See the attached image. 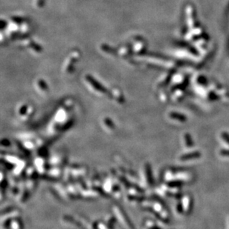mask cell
I'll return each mask as SVG.
<instances>
[{
  "mask_svg": "<svg viewBox=\"0 0 229 229\" xmlns=\"http://www.w3.org/2000/svg\"><path fill=\"white\" fill-rule=\"evenodd\" d=\"M200 156H201L200 152L195 151V152H193V153H187V154L182 155V156L180 157V160H182V161H186V160H193V159L199 158Z\"/></svg>",
  "mask_w": 229,
  "mask_h": 229,
  "instance_id": "1",
  "label": "cell"
},
{
  "mask_svg": "<svg viewBox=\"0 0 229 229\" xmlns=\"http://www.w3.org/2000/svg\"><path fill=\"white\" fill-rule=\"evenodd\" d=\"M146 173H147V181L149 182L150 185H153V183H154V180H153V174H152V170H151V167L149 164H147L146 165Z\"/></svg>",
  "mask_w": 229,
  "mask_h": 229,
  "instance_id": "2",
  "label": "cell"
},
{
  "mask_svg": "<svg viewBox=\"0 0 229 229\" xmlns=\"http://www.w3.org/2000/svg\"><path fill=\"white\" fill-rule=\"evenodd\" d=\"M170 117H171L173 119H177L179 121H182V122H184V121L186 120V118L184 116L182 115V114H170Z\"/></svg>",
  "mask_w": 229,
  "mask_h": 229,
  "instance_id": "3",
  "label": "cell"
},
{
  "mask_svg": "<svg viewBox=\"0 0 229 229\" xmlns=\"http://www.w3.org/2000/svg\"><path fill=\"white\" fill-rule=\"evenodd\" d=\"M184 138H185V142H186V145L187 146H188L189 148L192 147L194 145V142H193L192 139H191V135L189 134H186L185 136H184Z\"/></svg>",
  "mask_w": 229,
  "mask_h": 229,
  "instance_id": "4",
  "label": "cell"
},
{
  "mask_svg": "<svg viewBox=\"0 0 229 229\" xmlns=\"http://www.w3.org/2000/svg\"><path fill=\"white\" fill-rule=\"evenodd\" d=\"M182 185H183V183H182V182H180V181H173V182H170V183H168V185L172 188L181 187Z\"/></svg>",
  "mask_w": 229,
  "mask_h": 229,
  "instance_id": "5",
  "label": "cell"
},
{
  "mask_svg": "<svg viewBox=\"0 0 229 229\" xmlns=\"http://www.w3.org/2000/svg\"><path fill=\"white\" fill-rule=\"evenodd\" d=\"M222 137H223L227 143H229V134H226V133H223V134H222Z\"/></svg>",
  "mask_w": 229,
  "mask_h": 229,
  "instance_id": "6",
  "label": "cell"
},
{
  "mask_svg": "<svg viewBox=\"0 0 229 229\" xmlns=\"http://www.w3.org/2000/svg\"><path fill=\"white\" fill-rule=\"evenodd\" d=\"M221 153L223 155H228L229 156V151H223Z\"/></svg>",
  "mask_w": 229,
  "mask_h": 229,
  "instance_id": "7",
  "label": "cell"
}]
</instances>
